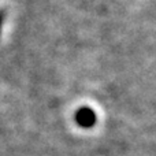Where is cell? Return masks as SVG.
I'll use <instances>...</instances> for the list:
<instances>
[{
    "label": "cell",
    "instance_id": "6da1fadb",
    "mask_svg": "<svg viewBox=\"0 0 156 156\" xmlns=\"http://www.w3.org/2000/svg\"><path fill=\"white\" fill-rule=\"evenodd\" d=\"M76 119L78 122V125L82 127H92L96 122V114L93 110L90 108H81L77 112Z\"/></svg>",
    "mask_w": 156,
    "mask_h": 156
}]
</instances>
